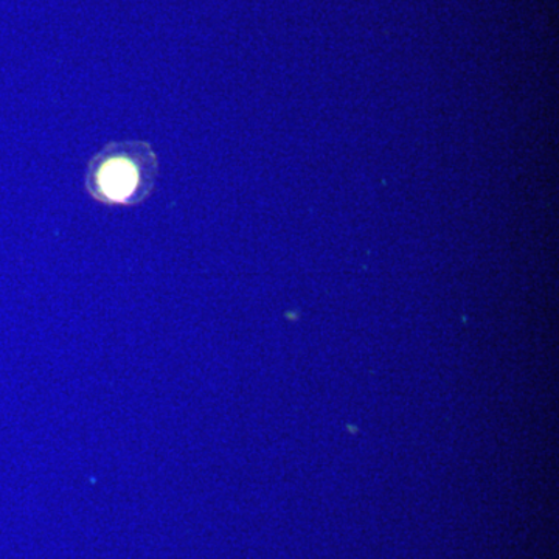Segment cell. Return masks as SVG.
Instances as JSON below:
<instances>
[{"mask_svg": "<svg viewBox=\"0 0 559 559\" xmlns=\"http://www.w3.org/2000/svg\"><path fill=\"white\" fill-rule=\"evenodd\" d=\"M157 178V159L143 142L112 143L92 159L87 190L105 204H139L148 198Z\"/></svg>", "mask_w": 559, "mask_h": 559, "instance_id": "1", "label": "cell"}]
</instances>
